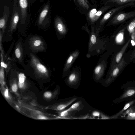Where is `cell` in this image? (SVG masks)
Returning a JSON list of instances; mask_svg holds the SVG:
<instances>
[{"instance_id":"cell-34","label":"cell","mask_w":135,"mask_h":135,"mask_svg":"<svg viewBox=\"0 0 135 135\" xmlns=\"http://www.w3.org/2000/svg\"><path fill=\"white\" fill-rule=\"evenodd\" d=\"M129 116L131 118H134L135 117V113H130L129 114Z\"/></svg>"},{"instance_id":"cell-25","label":"cell","mask_w":135,"mask_h":135,"mask_svg":"<svg viewBox=\"0 0 135 135\" xmlns=\"http://www.w3.org/2000/svg\"><path fill=\"white\" fill-rule=\"evenodd\" d=\"M12 91L14 92H16L18 90V86L15 81L12 84L11 86Z\"/></svg>"},{"instance_id":"cell-4","label":"cell","mask_w":135,"mask_h":135,"mask_svg":"<svg viewBox=\"0 0 135 135\" xmlns=\"http://www.w3.org/2000/svg\"><path fill=\"white\" fill-rule=\"evenodd\" d=\"M29 48L34 53L46 52L47 45L44 39L37 36H32L28 41Z\"/></svg>"},{"instance_id":"cell-19","label":"cell","mask_w":135,"mask_h":135,"mask_svg":"<svg viewBox=\"0 0 135 135\" xmlns=\"http://www.w3.org/2000/svg\"><path fill=\"white\" fill-rule=\"evenodd\" d=\"M8 18L7 14L5 13L0 18V30L2 31L3 36L6 28Z\"/></svg>"},{"instance_id":"cell-24","label":"cell","mask_w":135,"mask_h":135,"mask_svg":"<svg viewBox=\"0 0 135 135\" xmlns=\"http://www.w3.org/2000/svg\"><path fill=\"white\" fill-rule=\"evenodd\" d=\"M135 93V91L133 89L128 90L123 96V98L131 96L133 95Z\"/></svg>"},{"instance_id":"cell-27","label":"cell","mask_w":135,"mask_h":135,"mask_svg":"<svg viewBox=\"0 0 135 135\" xmlns=\"http://www.w3.org/2000/svg\"><path fill=\"white\" fill-rule=\"evenodd\" d=\"M87 23H86L84 26L82 27V29L86 31L88 33L89 35H90V33L91 31L89 29Z\"/></svg>"},{"instance_id":"cell-14","label":"cell","mask_w":135,"mask_h":135,"mask_svg":"<svg viewBox=\"0 0 135 135\" xmlns=\"http://www.w3.org/2000/svg\"><path fill=\"white\" fill-rule=\"evenodd\" d=\"M18 2L20 9L21 23L23 24L25 22L27 17L28 0H18Z\"/></svg>"},{"instance_id":"cell-8","label":"cell","mask_w":135,"mask_h":135,"mask_svg":"<svg viewBox=\"0 0 135 135\" xmlns=\"http://www.w3.org/2000/svg\"><path fill=\"white\" fill-rule=\"evenodd\" d=\"M12 57V59L14 61L18 63L23 67L25 66V64L23 61V44L21 38H20L16 44Z\"/></svg>"},{"instance_id":"cell-5","label":"cell","mask_w":135,"mask_h":135,"mask_svg":"<svg viewBox=\"0 0 135 135\" xmlns=\"http://www.w3.org/2000/svg\"><path fill=\"white\" fill-rule=\"evenodd\" d=\"M81 73L80 67H74L71 70L65 79V83L69 86L74 88L79 85L81 79Z\"/></svg>"},{"instance_id":"cell-15","label":"cell","mask_w":135,"mask_h":135,"mask_svg":"<svg viewBox=\"0 0 135 135\" xmlns=\"http://www.w3.org/2000/svg\"><path fill=\"white\" fill-rule=\"evenodd\" d=\"M135 2V0H101L100 3L103 5L112 4L117 7Z\"/></svg>"},{"instance_id":"cell-9","label":"cell","mask_w":135,"mask_h":135,"mask_svg":"<svg viewBox=\"0 0 135 135\" xmlns=\"http://www.w3.org/2000/svg\"><path fill=\"white\" fill-rule=\"evenodd\" d=\"M54 24L57 34L61 38L65 37L68 31L67 25L62 17L56 16L54 19Z\"/></svg>"},{"instance_id":"cell-33","label":"cell","mask_w":135,"mask_h":135,"mask_svg":"<svg viewBox=\"0 0 135 135\" xmlns=\"http://www.w3.org/2000/svg\"><path fill=\"white\" fill-rule=\"evenodd\" d=\"M25 83H20L18 82V87L20 89H22L23 88L24 85H25Z\"/></svg>"},{"instance_id":"cell-20","label":"cell","mask_w":135,"mask_h":135,"mask_svg":"<svg viewBox=\"0 0 135 135\" xmlns=\"http://www.w3.org/2000/svg\"><path fill=\"white\" fill-rule=\"evenodd\" d=\"M84 105L81 101H79L74 104L68 109L69 110L80 112L82 110Z\"/></svg>"},{"instance_id":"cell-26","label":"cell","mask_w":135,"mask_h":135,"mask_svg":"<svg viewBox=\"0 0 135 135\" xmlns=\"http://www.w3.org/2000/svg\"><path fill=\"white\" fill-rule=\"evenodd\" d=\"M52 94L50 92L46 91L44 93V96L46 98H51L52 96Z\"/></svg>"},{"instance_id":"cell-37","label":"cell","mask_w":135,"mask_h":135,"mask_svg":"<svg viewBox=\"0 0 135 135\" xmlns=\"http://www.w3.org/2000/svg\"><path fill=\"white\" fill-rule=\"evenodd\" d=\"M134 56H135V54H134Z\"/></svg>"},{"instance_id":"cell-11","label":"cell","mask_w":135,"mask_h":135,"mask_svg":"<svg viewBox=\"0 0 135 135\" xmlns=\"http://www.w3.org/2000/svg\"><path fill=\"white\" fill-rule=\"evenodd\" d=\"M135 16V11L119 13L115 15L109 21L107 25H114L121 23Z\"/></svg>"},{"instance_id":"cell-13","label":"cell","mask_w":135,"mask_h":135,"mask_svg":"<svg viewBox=\"0 0 135 135\" xmlns=\"http://www.w3.org/2000/svg\"><path fill=\"white\" fill-rule=\"evenodd\" d=\"M77 9L80 13L86 15L91 9L97 6H94L88 0H73Z\"/></svg>"},{"instance_id":"cell-32","label":"cell","mask_w":135,"mask_h":135,"mask_svg":"<svg viewBox=\"0 0 135 135\" xmlns=\"http://www.w3.org/2000/svg\"><path fill=\"white\" fill-rule=\"evenodd\" d=\"M133 102H131L126 104L124 107L123 111L127 109L130 106V105L133 103Z\"/></svg>"},{"instance_id":"cell-35","label":"cell","mask_w":135,"mask_h":135,"mask_svg":"<svg viewBox=\"0 0 135 135\" xmlns=\"http://www.w3.org/2000/svg\"><path fill=\"white\" fill-rule=\"evenodd\" d=\"M131 42L133 46H134L135 45V42L134 40H131Z\"/></svg>"},{"instance_id":"cell-28","label":"cell","mask_w":135,"mask_h":135,"mask_svg":"<svg viewBox=\"0 0 135 135\" xmlns=\"http://www.w3.org/2000/svg\"><path fill=\"white\" fill-rule=\"evenodd\" d=\"M4 95L5 97L7 99H9L10 98L9 91L7 88H6L4 92Z\"/></svg>"},{"instance_id":"cell-30","label":"cell","mask_w":135,"mask_h":135,"mask_svg":"<svg viewBox=\"0 0 135 135\" xmlns=\"http://www.w3.org/2000/svg\"><path fill=\"white\" fill-rule=\"evenodd\" d=\"M131 34L132 40H134L135 42V28Z\"/></svg>"},{"instance_id":"cell-16","label":"cell","mask_w":135,"mask_h":135,"mask_svg":"<svg viewBox=\"0 0 135 135\" xmlns=\"http://www.w3.org/2000/svg\"><path fill=\"white\" fill-rule=\"evenodd\" d=\"M130 41V39H129L116 55L113 60L110 68L118 64L120 61L122 56L127 48Z\"/></svg>"},{"instance_id":"cell-2","label":"cell","mask_w":135,"mask_h":135,"mask_svg":"<svg viewBox=\"0 0 135 135\" xmlns=\"http://www.w3.org/2000/svg\"><path fill=\"white\" fill-rule=\"evenodd\" d=\"M29 55L30 59L27 64L23 67L24 70H31L39 76L48 77L49 73V69L32 53L30 52Z\"/></svg>"},{"instance_id":"cell-22","label":"cell","mask_w":135,"mask_h":135,"mask_svg":"<svg viewBox=\"0 0 135 135\" xmlns=\"http://www.w3.org/2000/svg\"><path fill=\"white\" fill-rule=\"evenodd\" d=\"M4 69L1 66L0 69V82L2 86L4 85L5 84L4 81Z\"/></svg>"},{"instance_id":"cell-6","label":"cell","mask_w":135,"mask_h":135,"mask_svg":"<svg viewBox=\"0 0 135 135\" xmlns=\"http://www.w3.org/2000/svg\"><path fill=\"white\" fill-rule=\"evenodd\" d=\"M126 64L123 58L118 64L110 68L108 77L104 80L102 79L100 82L104 85L109 84L117 76Z\"/></svg>"},{"instance_id":"cell-17","label":"cell","mask_w":135,"mask_h":135,"mask_svg":"<svg viewBox=\"0 0 135 135\" xmlns=\"http://www.w3.org/2000/svg\"><path fill=\"white\" fill-rule=\"evenodd\" d=\"M49 8V4L46 5L40 12L38 20V24L39 26L43 25L45 19L48 13Z\"/></svg>"},{"instance_id":"cell-3","label":"cell","mask_w":135,"mask_h":135,"mask_svg":"<svg viewBox=\"0 0 135 135\" xmlns=\"http://www.w3.org/2000/svg\"><path fill=\"white\" fill-rule=\"evenodd\" d=\"M114 7L112 4L104 5L99 8L95 7L90 10L86 15L88 26L95 25L96 22L110 8Z\"/></svg>"},{"instance_id":"cell-29","label":"cell","mask_w":135,"mask_h":135,"mask_svg":"<svg viewBox=\"0 0 135 135\" xmlns=\"http://www.w3.org/2000/svg\"><path fill=\"white\" fill-rule=\"evenodd\" d=\"M92 114L94 117H99L101 114V113L98 111H95L92 112Z\"/></svg>"},{"instance_id":"cell-18","label":"cell","mask_w":135,"mask_h":135,"mask_svg":"<svg viewBox=\"0 0 135 135\" xmlns=\"http://www.w3.org/2000/svg\"><path fill=\"white\" fill-rule=\"evenodd\" d=\"M59 111L58 114L60 117L63 118H74L75 114L77 112L76 111L69 110L68 109Z\"/></svg>"},{"instance_id":"cell-10","label":"cell","mask_w":135,"mask_h":135,"mask_svg":"<svg viewBox=\"0 0 135 135\" xmlns=\"http://www.w3.org/2000/svg\"><path fill=\"white\" fill-rule=\"evenodd\" d=\"M107 65L106 61L101 57L94 70L93 77L95 82H100L102 79Z\"/></svg>"},{"instance_id":"cell-21","label":"cell","mask_w":135,"mask_h":135,"mask_svg":"<svg viewBox=\"0 0 135 135\" xmlns=\"http://www.w3.org/2000/svg\"><path fill=\"white\" fill-rule=\"evenodd\" d=\"M124 30L120 31L115 37V41L117 44H121L123 43L124 39Z\"/></svg>"},{"instance_id":"cell-12","label":"cell","mask_w":135,"mask_h":135,"mask_svg":"<svg viewBox=\"0 0 135 135\" xmlns=\"http://www.w3.org/2000/svg\"><path fill=\"white\" fill-rule=\"evenodd\" d=\"M80 54L78 49L72 51L69 55L65 64L62 73V77L67 76L71 71L72 66Z\"/></svg>"},{"instance_id":"cell-1","label":"cell","mask_w":135,"mask_h":135,"mask_svg":"<svg viewBox=\"0 0 135 135\" xmlns=\"http://www.w3.org/2000/svg\"><path fill=\"white\" fill-rule=\"evenodd\" d=\"M91 32L87 57L89 58L91 56L100 54L105 50L107 46V39L100 37L95 32V25H91Z\"/></svg>"},{"instance_id":"cell-36","label":"cell","mask_w":135,"mask_h":135,"mask_svg":"<svg viewBox=\"0 0 135 135\" xmlns=\"http://www.w3.org/2000/svg\"><path fill=\"white\" fill-rule=\"evenodd\" d=\"M30 0V1H31V2H32V1H34V0Z\"/></svg>"},{"instance_id":"cell-23","label":"cell","mask_w":135,"mask_h":135,"mask_svg":"<svg viewBox=\"0 0 135 135\" xmlns=\"http://www.w3.org/2000/svg\"><path fill=\"white\" fill-rule=\"evenodd\" d=\"M135 28V18L129 23L127 27V29L129 33L131 34Z\"/></svg>"},{"instance_id":"cell-31","label":"cell","mask_w":135,"mask_h":135,"mask_svg":"<svg viewBox=\"0 0 135 135\" xmlns=\"http://www.w3.org/2000/svg\"><path fill=\"white\" fill-rule=\"evenodd\" d=\"M38 119H47L48 118L45 116L40 115H39L37 118Z\"/></svg>"},{"instance_id":"cell-7","label":"cell","mask_w":135,"mask_h":135,"mask_svg":"<svg viewBox=\"0 0 135 135\" xmlns=\"http://www.w3.org/2000/svg\"><path fill=\"white\" fill-rule=\"evenodd\" d=\"M17 8H15L14 9L8 28L6 33L4 34L3 36V40L4 39L5 40L9 38L10 39L12 37L13 33L16 30L20 18V15Z\"/></svg>"}]
</instances>
